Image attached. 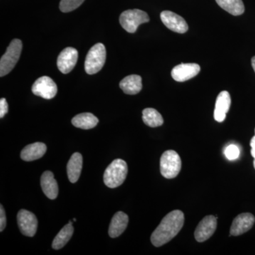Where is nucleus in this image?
<instances>
[{"instance_id":"nucleus-30","label":"nucleus","mask_w":255,"mask_h":255,"mask_svg":"<svg viewBox=\"0 0 255 255\" xmlns=\"http://www.w3.org/2000/svg\"></svg>"},{"instance_id":"nucleus-13","label":"nucleus","mask_w":255,"mask_h":255,"mask_svg":"<svg viewBox=\"0 0 255 255\" xmlns=\"http://www.w3.org/2000/svg\"><path fill=\"white\" fill-rule=\"evenodd\" d=\"M255 222V218L250 213H244L238 215L233 220L231 228V235L233 236H238L248 232L253 228Z\"/></svg>"},{"instance_id":"nucleus-11","label":"nucleus","mask_w":255,"mask_h":255,"mask_svg":"<svg viewBox=\"0 0 255 255\" xmlns=\"http://www.w3.org/2000/svg\"><path fill=\"white\" fill-rule=\"evenodd\" d=\"M161 20L166 27L176 33H184L189 29L184 18L171 11H163L160 14Z\"/></svg>"},{"instance_id":"nucleus-17","label":"nucleus","mask_w":255,"mask_h":255,"mask_svg":"<svg viewBox=\"0 0 255 255\" xmlns=\"http://www.w3.org/2000/svg\"><path fill=\"white\" fill-rule=\"evenodd\" d=\"M46 145L43 142H35L30 144L23 149L21 152V158L26 162L41 158L46 153Z\"/></svg>"},{"instance_id":"nucleus-3","label":"nucleus","mask_w":255,"mask_h":255,"mask_svg":"<svg viewBox=\"0 0 255 255\" xmlns=\"http://www.w3.org/2000/svg\"><path fill=\"white\" fill-rule=\"evenodd\" d=\"M107 51L103 43H97L89 50L85 62V71L89 75L100 72L105 65Z\"/></svg>"},{"instance_id":"nucleus-20","label":"nucleus","mask_w":255,"mask_h":255,"mask_svg":"<svg viewBox=\"0 0 255 255\" xmlns=\"http://www.w3.org/2000/svg\"><path fill=\"white\" fill-rule=\"evenodd\" d=\"M98 123L99 119L91 113L78 114L72 119V124L74 127L85 130L93 128Z\"/></svg>"},{"instance_id":"nucleus-15","label":"nucleus","mask_w":255,"mask_h":255,"mask_svg":"<svg viewBox=\"0 0 255 255\" xmlns=\"http://www.w3.org/2000/svg\"><path fill=\"white\" fill-rule=\"evenodd\" d=\"M128 223V216L122 211H119L114 215L111 221L109 235L111 238L119 237L127 229Z\"/></svg>"},{"instance_id":"nucleus-5","label":"nucleus","mask_w":255,"mask_h":255,"mask_svg":"<svg viewBox=\"0 0 255 255\" xmlns=\"http://www.w3.org/2000/svg\"><path fill=\"white\" fill-rule=\"evenodd\" d=\"M181 168L182 160L175 151H165L161 156L160 172L166 179H173L177 177L180 172Z\"/></svg>"},{"instance_id":"nucleus-6","label":"nucleus","mask_w":255,"mask_h":255,"mask_svg":"<svg viewBox=\"0 0 255 255\" xmlns=\"http://www.w3.org/2000/svg\"><path fill=\"white\" fill-rule=\"evenodd\" d=\"M150 17L145 11L140 9H128L124 11L119 18L121 25L127 32L135 33L140 24L148 22Z\"/></svg>"},{"instance_id":"nucleus-8","label":"nucleus","mask_w":255,"mask_h":255,"mask_svg":"<svg viewBox=\"0 0 255 255\" xmlns=\"http://www.w3.org/2000/svg\"><path fill=\"white\" fill-rule=\"evenodd\" d=\"M17 222L20 231L23 236L33 237L38 228V220L33 213L27 210L21 209L18 211Z\"/></svg>"},{"instance_id":"nucleus-27","label":"nucleus","mask_w":255,"mask_h":255,"mask_svg":"<svg viewBox=\"0 0 255 255\" xmlns=\"http://www.w3.org/2000/svg\"><path fill=\"white\" fill-rule=\"evenodd\" d=\"M0 231H4L6 225V217L2 205L0 206Z\"/></svg>"},{"instance_id":"nucleus-21","label":"nucleus","mask_w":255,"mask_h":255,"mask_svg":"<svg viewBox=\"0 0 255 255\" xmlns=\"http://www.w3.org/2000/svg\"><path fill=\"white\" fill-rule=\"evenodd\" d=\"M73 232L74 228L71 223H68L66 226H64L53 240L52 248L54 250H60L63 248L73 236Z\"/></svg>"},{"instance_id":"nucleus-23","label":"nucleus","mask_w":255,"mask_h":255,"mask_svg":"<svg viewBox=\"0 0 255 255\" xmlns=\"http://www.w3.org/2000/svg\"><path fill=\"white\" fill-rule=\"evenodd\" d=\"M142 121L147 127L156 128L164 124L162 115L155 109L147 108L142 111Z\"/></svg>"},{"instance_id":"nucleus-29","label":"nucleus","mask_w":255,"mask_h":255,"mask_svg":"<svg viewBox=\"0 0 255 255\" xmlns=\"http://www.w3.org/2000/svg\"><path fill=\"white\" fill-rule=\"evenodd\" d=\"M253 164H254V167H255V159H254V163H253Z\"/></svg>"},{"instance_id":"nucleus-1","label":"nucleus","mask_w":255,"mask_h":255,"mask_svg":"<svg viewBox=\"0 0 255 255\" xmlns=\"http://www.w3.org/2000/svg\"><path fill=\"white\" fill-rule=\"evenodd\" d=\"M184 223V215L182 211L174 210L164 216L152 233L150 240L154 246L159 248L172 241L180 232Z\"/></svg>"},{"instance_id":"nucleus-25","label":"nucleus","mask_w":255,"mask_h":255,"mask_svg":"<svg viewBox=\"0 0 255 255\" xmlns=\"http://www.w3.org/2000/svg\"><path fill=\"white\" fill-rule=\"evenodd\" d=\"M225 155L230 160H234L238 158L240 155V150L237 145H230L225 150Z\"/></svg>"},{"instance_id":"nucleus-19","label":"nucleus","mask_w":255,"mask_h":255,"mask_svg":"<svg viewBox=\"0 0 255 255\" xmlns=\"http://www.w3.org/2000/svg\"><path fill=\"white\" fill-rule=\"evenodd\" d=\"M119 86L127 95H137L142 88L141 77L137 75H128L121 81Z\"/></svg>"},{"instance_id":"nucleus-26","label":"nucleus","mask_w":255,"mask_h":255,"mask_svg":"<svg viewBox=\"0 0 255 255\" xmlns=\"http://www.w3.org/2000/svg\"><path fill=\"white\" fill-rule=\"evenodd\" d=\"M9 107L6 100L4 98H1L0 100V118L2 119L3 117L7 114Z\"/></svg>"},{"instance_id":"nucleus-18","label":"nucleus","mask_w":255,"mask_h":255,"mask_svg":"<svg viewBox=\"0 0 255 255\" xmlns=\"http://www.w3.org/2000/svg\"><path fill=\"white\" fill-rule=\"evenodd\" d=\"M83 159L81 154L75 152L70 157L68 165H67V172L69 180L71 183L78 182L81 174Z\"/></svg>"},{"instance_id":"nucleus-16","label":"nucleus","mask_w":255,"mask_h":255,"mask_svg":"<svg viewBox=\"0 0 255 255\" xmlns=\"http://www.w3.org/2000/svg\"><path fill=\"white\" fill-rule=\"evenodd\" d=\"M41 185L42 190L48 199L52 200L56 199L58 195V183L51 172L46 171L42 174Z\"/></svg>"},{"instance_id":"nucleus-14","label":"nucleus","mask_w":255,"mask_h":255,"mask_svg":"<svg viewBox=\"0 0 255 255\" xmlns=\"http://www.w3.org/2000/svg\"><path fill=\"white\" fill-rule=\"evenodd\" d=\"M231 105V98L229 92L223 91L218 95L215 106L214 119L216 122H223L226 118V114Z\"/></svg>"},{"instance_id":"nucleus-2","label":"nucleus","mask_w":255,"mask_h":255,"mask_svg":"<svg viewBox=\"0 0 255 255\" xmlns=\"http://www.w3.org/2000/svg\"><path fill=\"white\" fill-rule=\"evenodd\" d=\"M127 162L122 159H115L106 169L104 174V182L107 187L112 189L118 187L127 179Z\"/></svg>"},{"instance_id":"nucleus-9","label":"nucleus","mask_w":255,"mask_h":255,"mask_svg":"<svg viewBox=\"0 0 255 255\" xmlns=\"http://www.w3.org/2000/svg\"><path fill=\"white\" fill-rule=\"evenodd\" d=\"M217 228V217L207 216L201 220L194 232L196 241L203 243L209 239L214 235Z\"/></svg>"},{"instance_id":"nucleus-7","label":"nucleus","mask_w":255,"mask_h":255,"mask_svg":"<svg viewBox=\"0 0 255 255\" xmlns=\"http://www.w3.org/2000/svg\"><path fill=\"white\" fill-rule=\"evenodd\" d=\"M33 95L41 97L45 100L54 98L58 92L56 84L48 76L38 78L32 86Z\"/></svg>"},{"instance_id":"nucleus-22","label":"nucleus","mask_w":255,"mask_h":255,"mask_svg":"<svg viewBox=\"0 0 255 255\" xmlns=\"http://www.w3.org/2000/svg\"><path fill=\"white\" fill-rule=\"evenodd\" d=\"M216 1L222 9L234 16H239L244 13L245 6L242 0H216Z\"/></svg>"},{"instance_id":"nucleus-4","label":"nucleus","mask_w":255,"mask_h":255,"mask_svg":"<svg viewBox=\"0 0 255 255\" xmlns=\"http://www.w3.org/2000/svg\"><path fill=\"white\" fill-rule=\"evenodd\" d=\"M22 50V42L14 39L10 43L6 53L0 60V76L4 77L9 74L17 63Z\"/></svg>"},{"instance_id":"nucleus-28","label":"nucleus","mask_w":255,"mask_h":255,"mask_svg":"<svg viewBox=\"0 0 255 255\" xmlns=\"http://www.w3.org/2000/svg\"><path fill=\"white\" fill-rule=\"evenodd\" d=\"M252 66H253V70H254L255 73V56L252 58Z\"/></svg>"},{"instance_id":"nucleus-12","label":"nucleus","mask_w":255,"mask_h":255,"mask_svg":"<svg viewBox=\"0 0 255 255\" xmlns=\"http://www.w3.org/2000/svg\"><path fill=\"white\" fill-rule=\"evenodd\" d=\"M201 67L196 63H182L172 69V78L177 82H185L200 73Z\"/></svg>"},{"instance_id":"nucleus-24","label":"nucleus","mask_w":255,"mask_h":255,"mask_svg":"<svg viewBox=\"0 0 255 255\" xmlns=\"http://www.w3.org/2000/svg\"><path fill=\"white\" fill-rule=\"evenodd\" d=\"M85 0H61L60 3V11L64 13L70 12L76 9Z\"/></svg>"},{"instance_id":"nucleus-10","label":"nucleus","mask_w":255,"mask_h":255,"mask_svg":"<svg viewBox=\"0 0 255 255\" xmlns=\"http://www.w3.org/2000/svg\"><path fill=\"white\" fill-rule=\"evenodd\" d=\"M78 50L73 47L65 48L58 55L57 65L60 71L63 74L70 73L78 62Z\"/></svg>"}]
</instances>
